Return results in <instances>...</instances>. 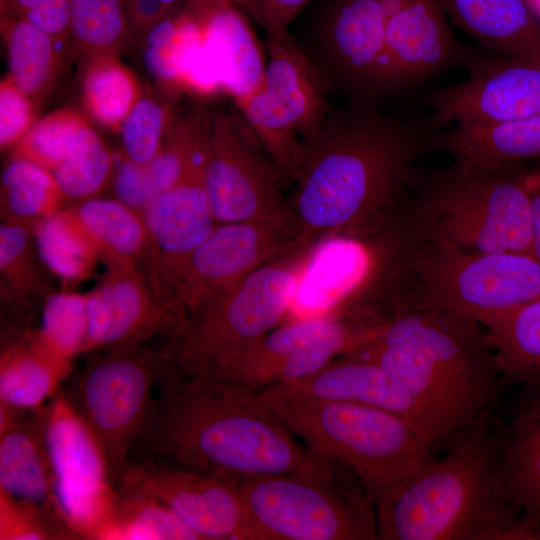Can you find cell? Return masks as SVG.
I'll use <instances>...</instances> for the list:
<instances>
[{
    "instance_id": "cell-1",
    "label": "cell",
    "mask_w": 540,
    "mask_h": 540,
    "mask_svg": "<svg viewBox=\"0 0 540 540\" xmlns=\"http://www.w3.org/2000/svg\"><path fill=\"white\" fill-rule=\"evenodd\" d=\"M437 133L427 122L383 115L376 105L329 111L300 141L290 203L299 229L365 239L387 227L413 182L414 160L435 151Z\"/></svg>"
},
{
    "instance_id": "cell-2",
    "label": "cell",
    "mask_w": 540,
    "mask_h": 540,
    "mask_svg": "<svg viewBox=\"0 0 540 540\" xmlns=\"http://www.w3.org/2000/svg\"><path fill=\"white\" fill-rule=\"evenodd\" d=\"M156 390L153 411L132 449L136 458L236 482L267 475L330 474L338 467L300 445L283 424L239 391L207 373L182 368L172 354Z\"/></svg>"
},
{
    "instance_id": "cell-3",
    "label": "cell",
    "mask_w": 540,
    "mask_h": 540,
    "mask_svg": "<svg viewBox=\"0 0 540 540\" xmlns=\"http://www.w3.org/2000/svg\"><path fill=\"white\" fill-rule=\"evenodd\" d=\"M392 309L377 321L361 355L389 372L451 430L487 415L504 376L480 324L443 310Z\"/></svg>"
},
{
    "instance_id": "cell-4",
    "label": "cell",
    "mask_w": 540,
    "mask_h": 540,
    "mask_svg": "<svg viewBox=\"0 0 540 540\" xmlns=\"http://www.w3.org/2000/svg\"><path fill=\"white\" fill-rule=\"evenodd\" d=\"M489 435L487 414L456 449L377 502L378 539L517 540L521 519L502 493Z\"/></svg>"
},
{
    "instance_id": "cell-5",
    "label": "cell",
    "mask_w": 540,
    "mask_h": 540,
    "mask_svg": "<svg viewBox=\"0 0 540 540\" xmlns=\"http://www.w3.org/2000/svg\"><path fill=\"white\" fill-rule=\"evenodd\" d=\"M242 394L313 453L349 470L374 505L432 460V443L390 412L293 396L273 387Z\"/></svg>"
},
{
    "instance_id": "cell-6",
    "label": "cell",
    "mask_w": 540,
    "mask_h": 540,
    "mask_svg": "<svg viewBox=\"0 0 540 540\" xmlns=\"http://www.w3.org/2000/svg\"><path fill=\"white\" fill-rule=\"evenodd\" d=\"M393 304L443 310L480 325L540 297V261L516 252L470 253L393 230Z\"/></svg>"
},
{
    "instance_id": "cell-7",
    "label": "cell",
    "mask_w": 540,
    "mask_h": 540,
    "mask_svg": "<svg viewBox=\"0 0 540 540\" xmlns=\"http://www.w3.org/2000/svg\"><path fill=\"white\" fill-rule=\"evenodd\" d=\"M530 177L517 166L488 172L452 166L419 181L395 230L470 253L531 254Z\"/></svg>"
},
{
    "instance_id": "cell-8",
    "label": "cell",
    "mask_w": 540,
    "mask_h": 540,
    "mask_svg": "<svg viewBox=\"0 0 540 540\" xmlns=\"http://www.w3.org/2000/svg\"><path fill=\"white\" fill-rule=\"evenodd\" d=\"M320 238L311 237L186 313L172 342L182 368L204 372L273 330L291 308L299 277Z\"/></svg>"
},
{
    "instance_id": "cell-9",
    "label": "cell",
    "mask_w": 540,
    "mask_h": 540,
    "mask_svg": "<svg viewBox=\"0 0 540 540\" xmlns=\"http://www.w3.org/2000/svg\"><path fill=\"white\" fill-rule=\"evenodd\" d=\"M171 349L167 341L156 347L149 343L93 353L70 389L64 390L97 438L115 488L153 411L157 381Z\"/></svg>"
},
{
    "instance_id": "cell-10",
    "label": "cell",
    "mask_w": 540,
    "mask_h": 540,
    "mask_svg": "<svg viewBox=\"0 0 540 540\" xmlns=\"http://www.w3.org/2000/svg\"><path fill=\"white\" fill-rule=\"evenodd\" d=\"M343 469L238 481L263 540L378 539L374 503L362 488L342 483Z\"/></svg>"
},
{
    "instance_id": "cell-11",
    "label": "cell",
    "mask_w": 540,
    "mask_h": 540,
    "mask_svg": "<svg viewBox=\"0 0 540 540\" xmlns=\"http://www.w3.org/2000/svg\"><path fill=\"white\" fill-rule=\"evenodd\" d=\"M268 62L259 85L236 102L273 165L294 178L300 141L329 113L325 84L286 32L266 33Z\"/></svg>"
},
{
    "instance_id": "cell-12",
    "label": "cell",
    "mask_w": 540,
    "mask_h": 540,
    "mask_svg": "<svg viewBox=\"0 0 540 540\" xmlns=\"http://www.w3.org/2000/svg\"><path fill=\"white\" fill-rule=\"evenodd\" d=\"M45 435L62 516L78 539H100L116 488L104 452L63 388L45 405Z\"/></svg>"
},
{
    "instance_id": "cell-13",
    "label": "cell",
    "mask_w": 540,
    "mask_h": 540,
    "mask_svg": "<svg viewBox=\"0 0 540 540\" xmlns=\"http://www.w3.org/2000/svg\"><path fill=\"white\" fill-rule=\"evenodd\" d=\"M279 174L253 149L230 115L212 117L203 181L217 224L266 222L300 230L282 194Z\"/></svg>"
},
{
    "instance_id": "cell-14",
    "label": "cell",
    "mask_w": 540,
    "mask_h": 540,
    "mask_svg": "<svg viewBox=\"0 0 540 540\" xmlns=\"http://www.w3.org/2000/svg\"><path fill=\"white\" fill-rule=\"evenodd\" d=\"M461 83L426 98L428 125L477 124L540 115V57L481 53L468 48Z\"/></svg>"
},
{
    "instance_id": "cell-15",
    "label": "cell",
    "mask_w": 540,
    "mask_h": 540,
    "mask_svg": "<svg viewBox=\"0 0 540 540\" xmlns=\"http://www.w3.org/2000/svg\"><path fill=\"white\" fill-rule=\"evenodd\" d=\"M205 147L175 185L142 209L148 238L144 273L155 293L183 318L176 302L180 281L193 253L217 225L203 181Z\"/></svg>"
},
{
    "instance_id": "cell-16",
    "label": "cell",
    "mask_w": 540,
    "mask_h": 540,
    "mask_svg": "<svg viewBox=\"0 0 540 540\" xmlns=\"http://www.w3.org/2000/svg\"><path fill=\"white\" fill-rule=\"evenodd\" d=\"M125 476L167 505L201 540H263L234 480L149 458L131 460Z\"/></svg>"
},
{
    "instance_id": "cell-17",
    "label": "cell",
    "mask_w": 540,
    "mask_h": 540,
    "mask_svg": "<svg viewBox=\"0 0 540 540\" xmlns=\"http://www.w3.org/2000/svg\"><path fill=\"white\" fill-rule=\"evenodd\" d=\"M311 237L317 236L266 222L217 224L187 265L177 290V306L186 317L202 301Z\"/></svg>"
},
{
    "instance_id": "cell-18",
    "label": "cell",
    "mask_w": 540,
    "mask_h": 540,
    "mask_svg": "<svg viewBox=\"0 0 540 540\" xmlns=\"http://www.w3.org/2000/svg\"><path fill=\"white\" fill-rule=\"evenodd\" d=\"M467 53L437 0H404L387 22L378 69L379 101L462 67Z\"/></svg>"
},
{
    "instance_id": "cell-19",
    "label": "cell",
    "mask_w": 540,
    "mask_h": 540,
    "mask_svg": "<svg viewBox=\"0 0 540 540\" xmlns=\"http://www.w3.org/2000/svg\"><path fill=\"white\" fill-rule=\"evenodd\" d=\"M87 304L89 334L82 354L139 348L160 336L174 341L185 324L137 269L110 274L87 294Z\"/></svg>"
},
{
    "instance_id": "cell-20",
    "label": "cell",
    "mask_w": 540,
    "mask_h": 540,
    "mask_svg": "<svg viewBox=\"0 0 540 540\" xmlns=\"http://www.w3.org/2000/svg\"><path fill=\"white\" fill-rule=\"evenodd\" d=\"M388 18L382 0H336L328 13L320 40L323 72L327 84L352 104L379 101L378 69Z\"/></svg>"
},
{
    "instance_id": "cell-21",
    "label": "cell",
    "mask_w": 540,
    "mask_h": 540,
    "mask_svg": "<svg viewBox=\"0 0 540 540\" xmlns=\"http://www.w3.org/2000/svg\"><path fill=\"white\" fill-rule=\"evenodd\" d=\"M271 387L293 396L351 402L390 412L406 420L432 444L450 432L389 372L354 354H343L308 377Z\"/></svg>"
},
{
    "instance_id": "cell-22",
    "label": "cell",
    "mask_w": 540,
    "mask_h": 540,
    "mask_svg": "<svg viewBox=\"0 0 540 540\" xmlns=\"http://www.w3.org/2000/svg\"><path fill=\"white\" fill-rule=\"evenodd\" d=\"M0 493L41 516L61 539H78L56 498L45 435V405L0 431Z\"/></svg>"
},
{
    "instance_id": "cell-23",
    "label": "cell",
    "mask_w": 540,
    "mask_h": 540,
    "mask_svg": "<svg viewBox=\"0 0 540 540\" xmlns=\"http://www.w3.org/2000/svg\"><path fill=\"white\" fill-rule=\"evenodd\" d=\"M373 267L374 255L363 239L321 237L299 277L291 307L304 318L334 313L365 286Z\"/></svg>"
},
{
    "instance_id": "cell-24",
    "label": "cell",
    "mask_w": 540,
    "mask_h": 540,
    "mask_svg": "<svg viewBox=\"0 0 540 540\" xmlns=\"http://www.w3.org/2000/svg\"><path fill=\"white\" fill-rule=\"evenodd\" d=\"M526 388L492 457L505 499L532 530L540 521V383Z\"/></svg>"
},
{
    "instance_id": "cell-25",
    "label": "cell",
    "mask_w": 540,
    "mask_h": 540,
    "mask_svg": "<svg viewBox=\"0 0 540 540\" xmlns=\"http://www.w3.org/2000/svg\"><path fill=\"white\" fill-rule=\"evenodd\" d=\"M72 369V362L50 352L34 330L11 335L0 358V431L46 405Z\"/></svg>"
},
{
    "instance_id": "cell-26",
    "label": "cell",
    "mask_w": 540,
    "mask_h": 540,
    "mask_svg": "<svg viewBox=\"0 0 540 540\" xmlns=\"http://www.w3.org/2000/svg\"><path fill=\"white\" fill-rule=\"evenodd\" d=\"M345 321L334 312L274 328L252 345L212 364L204 372L242 393L270 387L280 368L296 352L334 332Z\"/></svg>"
},
{
    "instance_id": "cell-27",
    "label": "cell",
    "mask_w": 540,
    "mask_h": 540,
    "mask_svg": "<svg viewBox=\"0 0 540 540\" xmlns=\"http://www.w3.org/2000/svg\"><path fill=\"white\" fill-rule=\"evenodd\" d=\"M435 151L463 172L498 171L540 158V115L506 121L457 124L437 133Z\"/></svg>"
},
{
    "instance_id": "cell-28",
    "label": "cell",
    "mask_w": 540,
    "mask_h": 540,
    "mask_svg": "<svg viewBox=\"0 0 540 540\" xmlns=\"http://www.w3.org/2000/svg\"><path fill=\"white\" fill-rule=\"evenodd\" d=\"M461 30L486 49L540 57V19L528 0H437Z\"/></svg>"
},
{
    "instance_id": "cell-29",
    "label": "cell",
    "mask_w": 540,
    "mask_h": 540,
    "mask_svg": "<svg viewBox=\"0 0 540 540\" xmlns=\"http://www.w3.org/2000/svg\"><path fill=\"white\" fill-rule=\"evenodd\" d=\"M235 5L229 0H205L206 40L222 91L237 102L256 89L266 64L249 23Z\"/></svg>"
},
{
    "instance_id": "cell-30",
    "label": "cell",
    "mask_w": 540,
    "mask_h": 540,
    "mask_svg": "<svg viewBox=\"0 0 540 540\" xmlns=\"http://www.w3.org/2000/svg\"><path fill=\"white\" fill-rule=\"evenodd\" d=\"M73 211L111 274L134 270L144 259L147 230L137 210L118 199H89Z\"/></svg>"
},
{
    "instance_id": "cell-31",
    "label": "cell",
    "mask_w": 540,
    "mask_h": 540,
    "mask_svg": "<svg viewBox=\"0 0 540 540\" xmlns=\"http://www.w3.org/2000/svg\"><path fill=\"white\" fill-rule=\"evenodd\" d=\"M1 29L7 48L8 75L38 104L59 75L64 48L21 17H1Z\"/></svg>"
},
{
    "instance_id": "cell-32",
    "label": "cell",
    "mask_w": 540,
    "mask_h": 540,
    "mask_svg": "<svg viewBox=\"0 0 540 540\" xmlns=\"http://www.w3.org/2000/svg\"><path fill=\"white\" fill-rule=\"evenodd\" d=\"M504 378L540 383V297L481 324Z\"/></svg>"
},
{
    "instance_id": "cell-33",
    "label": "cell",
    "mask_w": 540,
    "mask_h": 540,
    "mask_svg": "<svg viewBox=\"0 0 540 540\" xmlns=\"http://www.w3.org/2000/svg\"><path fill=\"white\" fill-rule=\"evenodd\" d=\"M102 540H201L167 505L125 476Z\"/></svg>"
},
{
    "instance_id": "cell-34",
    "label": "cell",
    "mask_w": 540,
    "mask_h": 540,
    "mask_svg": "<svg viewBox=\"0 0 540 540\" xmlns=\"http://www.w3.org/2000/svg\"><path fill=\"white\" fill-rule=\"evenodd\" d=\"M82 77L84 103L106 128L119 133L121 126L144 95L136 74L116 53L86 58Z\"/></svg>"
},
{
    "instance_id": "cell-35",
    "label": "cell",
    "mask_w": 540,
    "mask_h": 540,
    "mask_svg": "<svg viewBox=\"0 0 540 540\" xmlns=\"http://www.w3.org/2000/svg\"><path fill=\"white\" fill-rule=\"evenodd\" d=\"M37 222L34 242L45 266L66 281L88 277L100 257L73 209L58 211Z\"/></svg>"
},
{
    "instance_id": "cell-36",
    "label": "cell",
    "mask_w": 540,
    "mask_h": 540,
    "mask_svg": "<svg viewBox=\"0 0 540 540\" xmlns=\"http://www.w3.org/2000/svg\"><path fill=\"white\" fill-rule=\"evenodd\" d=\"M65 198L52 172L11 158L1 175V206L6 221L41 220L59 211Z\"/></svg>"
},
{
    "instance_id": "cell-37",
    "label": "cell",
    "mask_w": 540,
    "mask_h": 540,
    "mask_svg": "<svg viewBox=\"0 0 540 540\" xmlns=\"http://www.w3.org/2000/svg\"><path fill=\"white\" fill-rule=\"evenodd\" d=\"M70 36L85 58L119 54L134 38L124 0H70Z\"/></svg>"
},
{
    "instance_id": "cell-38",
    "label": "cell",
    "mask_w": 540,
    "mask_h": 540,
    "mask_svg": "<svg viewBox=\"0 0 540 540\" xmlns=\"http://www.w3.org/2000/svg\"><path fill=\"white\" fill-rule=\"evenodd\" d=\"M113 166L109 149L89 123L78 134L68 155L51 172L65 197L86 198L103 189Z\"/></svg>"
},
{
    "instance_id": "cell-39",
    "label": "cell",
    "mask_w": 540,
    "mask_h": 540,
    "mask_svg": "<svg viewBox=\"0 0 540 540\" xmlns=\"http://www.w3.org/2000/svg\"><path fill=\"white\" fill-rule=\"evenodd\" d=\"M54 355L72 362L82 354L89 334L87 295L57 293L43 307L40 327L34 330Z\"/></svg>"
},
{
    "instance_id": "cell-40",
    "label": "cell",
    "mask_w": 540,
    "mask_h": 540,
    "mask_svg": "<svg viewBox=\"0 0 540 540\" xmlns=\"http://www.w3.org/2000/svg\"><path fill=\"white\" fill-rule=\"evenodd\" d=\"M89 121L77 110L64 108L36 120L14 146L13 159L33 162L52 171L70 152Z\"/></svg>"
},
{
    "instance_id": "cell-41",
    "label": "cell",
    "mask_w": 540,
    "mask_h": 540,
    "mask_svg": "<svg viewBox=\"0 0 540 540\" xmlns=\"http://www.w3.org/2000/svg\"><path fill=\"white\" fill-rule=\"evenodd\" d=\"M172 115L166 104L160 100L143 95L124 120L120 135L124 157L144 164L160 151Z\"/></svg>"
},
{
    "instance_id": "cell-42",
    "label": "cell",
    "mask_w": 540,
    "mask_h": 540,
    "mask_svg": "<svg viewBox=\"0 0 540 540\" xmlns=\"http://www.w3.org/2000/svg\"><path fill=\"white\" fill-rule=\"evenodd\" d=\"M0 272L4 286L18 301L26 300L39 285L31 236L23 223L5 221L1 224Z\"/></svg>"
},
{
    "instance_id": "cell-43",
    "label": "cell",
    "mask_w": 540,
    "mask_h": 540,
    "mask_svg": "<svg viewBox=\"0 0 540 540\" xmlns=\"http://www.w3.org/2000/svg\"><path fill=\"white\" fill-rule=\"evenodd\" d=\"M36 102L7 74L0 83V145L15 146L34 124Z\"/></svg>"
},
{
    "instance_id": "cell-44",
    "label": "cell",
    "mask_w": 540,
    "mask_h": 540,
    "mask_svg": "<svg viewBox=\"0 0 540 540\" xmlns=\"http://www.w3.org/2000/svg\"><path fill=\"white\" fill-rule=\"evenodd\" d=\"M1 540L61 539L37 513L0 493Z\"/></svg>"
},
{
    "instance_id": "cell-45",
    "label": "cell",
    "mask_w": 540,
    "mask_h": 540,
    "mask_svg": "<svg viewBox=\"0 0 540 540\" xmlns=\"http://www.w3.org/2000/svg\"><path fill=\"white\" fill-rule=\"evenodd\" d=\"M21 18L51 36L64 49L71 40L70 0H43Z\"/></svg>"
},
{
    "instance_id": "cell-46",
    "label": "cell",
    "mask_w": 540,
    "mask_h": 540,
    "mask_svg": "<svg viewBox=\"0 0 540 540\" xmlns=\"http://www.w3.org/2000/svg\"><path fill=\"white\" fill-rule=\"evenodd\" d=\"M308 0H254L252 9L266 33L286 32Z\"/></svg>"
},
{
    "instance_id": "cell-47",
    "label": "cell",
    "mask_w": 540,
    "mask_h": 540,
    "mask_svg": "<svg viewBox=\"0 0 540 540\" xmlns=\"http://www.w3.org/2000/svg\"><path fill=\"white\" fill-rule=\"evenodd\" d=\"M124 6L134 37L141 39L177 9L162 0H124Z\"/></svg>"
},
{
    "instance_id": "cell-48",
    "label": "cell",
    "mask_w": 540,
    "mask_h": 540,
    "mask_svg": "<svg viewBox=\"0 0 540 540\" xmlns=\"http://www.w3.org/2000/svg\"><path fill=\"white\" fill-rule=\"evenodd\" d=\"M531 255L540 261V171L531 172Z\"/></svg>"
},
{
    "instance_id": "cell-49",
    "label": "cell",
    "mask_w": 540,
    "mask_h": 540,
    "mask_svg": "<svg viewBox=\"0 0 540 540\" xmlns=\"http://www.w3.org/2000/svg\"><path fill=\"white\" fill-rule=\"evenodd\" d=\"M43 0H1V17H22L25 12Z\"/></svg>"
},
{
    "instance_id": "cell-50",
    "label": "cell",
    "mask_w": 540,
    "mask_h": 540,
    "mask_svg": "<svg viewBox=\"0 0 540 540\" xmlns=\"http://www.w3.org/2000/svg\"><path fill=\"white\" fill-rule=\"evenodd\" d=\"M529 540H540V521L532 528L529 535Z\"/></svg>"
},
{
    "instance_id": "cell-51",
    "label": "cell",
    "mask_w": 540,
    "mask_h": 540,
    "mask_svg": "<svg viewBox=\"0 0 540 540\" xmlns=\"http://www.w3.org/2000/svg\"><path fill=\"white\" fill-rule=\"evenodd\" d=\"M537 17L540 19V0H528Z\"/></svg>"
},
{
    "instance_id": "cell-52",
    "label": "cell",
    "mask_w": 540,
    "mask_h": 540,
    "mask_svg": "<svg viewBox=\"0 0 540 540\" xmlns=\"http://www.w3.org/2000/svg\"><path fill=\"white\" fill-rule=\"evenodd\" d=\"M229 1L233 2L234 4L246 5L250 8H252L253 3H254V0H229Z\"/></svg>"
},
{
    "instance_id": "cell-53",
    "label": "cell",
    "mask_w": 540,
    "mask_h": 540,
    "mask_svg": "<svg viewBox=\"0 0 540 540\" xmlns=\"http://www.w3.org/2000/svg\"><path fill=\"white\" fill-rule=\"evenodd\" d=\"M165 4L170 6L171 8H178L181 0H162Z\"/></svg>"
}]
</instances>
